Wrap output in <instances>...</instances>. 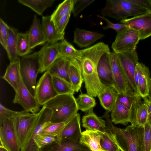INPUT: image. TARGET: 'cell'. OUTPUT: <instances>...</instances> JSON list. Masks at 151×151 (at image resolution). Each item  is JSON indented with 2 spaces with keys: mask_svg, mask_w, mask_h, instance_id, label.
Here are the masks:
<instances>
[{
  "mask_svg": "<svg viewBox=\"0 0 151 151\" xmlns=\"http://www.w3.org/2000/svg\"><path fill=\"white\" fill-rule=\"evenodd\" d=\"M8 26L1 18L0 19V42L6 50L8 37Z\"/></svg>",
  "mask_w": 151,
  "mask_h": 151,
  "instance_id": "obj_44",
  "label": "cell"
},
{
  "mask_svg": "<svg viewBox=\"0 0 151 151\" xmlns=\"http://www.w3.org/2000/svg\"><path fill=\"white\" fill-rule=\"evenodd\" d=\"M56 137L39 134L35 139V142L40 149L56 140Z\"/></svg>",
  "mask_w": 151,
  "mask_h": 151,
  "instance_id": "obj_45",
  "label": "cell"
},
{
  "mask_svg": "<svg viewBox=\"0 0 151 151\" xmlns=\"http://www.w3.org/2000/svg\"><path fill=\"white\" fill-rule=\"evenodd\" d=\"M39 116V112L35 114L29 113L13 119L21 149L27 141Z\"/></svg>",
  "mask_w": 151,
  "mask_h": 151,
  "instance_id": "obj_8",
  "label": "cell"
},
{
  "mask_svg": "<svg viewBox=\"0 0 151 151\" xmlns=\"http://www.w3.org/2000/svg\"><path fill=\"white\" fill-rule=\"evenodd\" d=\"M55 0H18V2L26 6L39 15H42L44 11L53 4Z\"/></svg>",
  "mask_w": 151,
  "mask_h": 151,
  "instance_id": "obj_30",
  "label": "cell"
},
{
  "mask_svg": "<svg viewBox=\"0 0 151 151\" xmlns=\"http://www.w3.org/2000/svg\"><path fill=\"white\" fill-rule=\"evenodd\" d=\"M58 44V42L53 44L47 42L40 49L39 73L47 71L55 61L60 57Z\"/></svg>",
  "mask_w": 151,
  "mask_h": 151,
  "instance_id": "obj_16",
  "label": "cell"
},
{
  "mask_svg": "<svg viewBox=\"0 0 151 151\" xmlns=\"http://www.w3.org/2000/svg\"><path fill=\"white\" fill-rule=\"evenodd\" d=\"M106 111L102 118L106 122V130L121 151H145L144 126L130 125L120 128L113 124Z\"/></svg>",
  "mask_w": 151,
  "mask_h": 151,
  "instance_id": "obj_2",
  "label": "cell"
},
{
  "mask_svg": "<svg viewBox=\"0 0 151 151\" xmlns=\"http://www.w3.org/2000/svg\"><path fill=\"white\" fill-rule=\"evenodd\" d=\"M18 31L15 28L9 26L8 37L6 50L10 61L12 63L20 60L17 49V36Z\"/></svg>",
  "mask_w": 151,
  "mask_h": 151,
  "instance_id": "obj_27",
  "label": "cell"
},
{
  "mask_svg": "<svg viewBox=\"0 0 151 151\" xmlns=\"http://www.w3.org/2000/svg\"><path fill=\"white\" fill-rule=\"evenodd\" d=\"M101 137V132L86 129L82 132L79 142L91 151H103L100 145Z\"/></svg>",
  "mask_w": 151,
  "mask_h": 151,
  "instance_id": "obj_25",
  "label": "cell"
},
{
  "mask_svg": "<svg viewBox=\"0 0 151 151\" xmlns=\"http://www.w3.org/2000/svg\"><path fill=\"white\" fill-rule=\"evenodd\" d=\"M147 123L151 126V112L148 114Z\"/></svg>",
  "mask_w": 151,
  "mask_h": 151,
  "instance_id": "obj_52",
  "label": "cell"
},
{
  "mask_svg": "<svg viewBox=\"0 0 151 151\" xmlns=\"http://www.w3.org/2000/svg\"><path fill=\"white\" fill-rule=\"evenodd\" d=\"M13 102L19 104L24 110L31 113H37L40 110V105L26 86L22 79L19 89L15 92Z\"/></svg>",
  "mask_w": 151,
  "mask_h": 151,
  "instance_id": "obj_13",
  "label": "cell"
},
{
  "mask_svg": "<svg viewBox=\"0 0 151 151\" xmlns=\"http://www.w3.org/2000/svg\"><path fill=\"white\" fill-rule=\"evenodd\" d=\"M17 49V54L21 57L30 54L32 52L27 31L24 33H18Z\"/></svg>",
  "mask_w": 151,
  "mask_h": 151,
  "instance_id": "obj_32",
  "label": "cell"
},
{
  "mask_svg": "<svg viewBox=\"0 0 151 151\" xmlns=\"http://www.w3.org/2000/svg\"><path fill=\"white\" fill-rule=\"evenodd\" d=\"M58 48L60 57H65L70 60L75 58L79 52L78 50L64 38L58 42Z\"/></svg>",
  "mask_w": 151,
  "mask_h": 151,
  "instance_id": "obj_34",
  "label": "cell"
},
{
  "mask_svg": "<svg viewBox=\"0 0 151 151\" xmlns=\"http://www.w3.org/2000/svg\"><path fill=\"white\" fill-rule=\"evenodd\" d=\"M78 110L87 112L93 109L96 105L95 99L88 94L81 93L76 99Z\"/></svg>",
  "mask_w": 151,
  "mask_h": 151,
  "instance_id": "obj_36",
  "label": "cell"
},
{
  "mask_svg": "<svg viewBox=\"0 0 151 151\" xmlns=\"http://www.w3.org/2000/svg\"><path fill=\"white\" fill-rule=\"evenodd\" d=\"M75 0H65L60 4L50 16L51 20L54 23L63 17L71 14Z\"/></svg>",
  "mask_w": 151,
  "mask_h": 151,
  "instance_id": "obj_33",
  "label": "cell"
},
{
  "mask_svg": "<svg viewBox=\"0 0 151 151\" xmlns=\"http://www.w3.org/2000/svg\"><path fill=\"white\" fill-rule=\"evenodd\" d=\"M143 103L146 106L149 114L151 112V100L147 98V97L143 98Z\"/></svg>",
  "mask_w": 151,
  "mask_h": 151,
  "instance_id": "obj_50",
  "label": "cell"
},
{
  "mask_svg": "<svg viewBox=\"0 0 151 151\" xmlns=\"http://www.w3.org/2000/svg\"><path fill=\"white\" fill-rule=\"evenodd\" d=\"M97 16L106 22L107 25L106 26L103 27H102L103 29L105 30L111 29H114L117 33H118L123 29L127 27L126 25L124 24L114 23L111 22L105 17L102 15H98Z\"/></svg>",
  "mask_w": 151,
  "mask_h": 151,
  "instance_id": "obj_46",
  "label": "cell"
},
{
  "mask_svg": "<svg viewBox=\"0 0 151 151\" xmlns=\"http://www.w3.org/2000/svg\"><path fill=\"white\" fill-rule=\"evenodd\" d=\"M110 51L108 45L99 42L79 50L75 58L80 65L87 93L92 97L98 96L106 87L99 78L97 66L101 56Z\"/></svg>",
  "mask_w": 151,
  "mask_h": 151,
  "instance_id": "obj_1",
  "label": "cell"
},
{
  "mask_svg": "<svg viewBox=\"0 0 151 151\" xmlns=\"http://www.w3.org/2000/svg\"><path fill=\"white\" fill-rule=\"evenodd\" d=\"M41 51L21 57L19 60L22 81L31 93L35 96L36 80L40 68Z\"/></svg>",
  "mask_w": 151,
  "mask_h": 151,
  "instance_id": "obj_5",
  "label": "cell"
},
{
  "mask_svg": "<svg viewBox=\"0 0 151 151\" xmlns=\"http://www.w3.org/2000/svg\"><path fill=\"white\" fill-rule=\"evenodd\" d=\"M147 97H148L150 100H151V78L150 80V82L148 91V95Z\"/></svg>",
  "mask_w": 151,
  "mask_h": 151,
  "instance_id": "obj_51",
  "label": "cell"
},
{
  "mask_svg": "<svg viewBox=\"0 0 151 151\" xmlns=\"http://www.w3.org/2000/svg\"><path fill=\"white\" fill-rule=\"evenodd\" d=\"M0 151H9L4 147L0 146Z\"/></svg>",
  "mask_w": 151,
  "mask_h": 151,
  "instance_id": "obj_53",
  "label": "cell"
},
{
  "mask_svg": "<svg viewBox=\"0 0 151 151\" xmlns=\"http://www.w3.org/2000/svg\"><path fill=\"white\" fill-rule=\"evenodd\" d=\"M44 105L51 110L50 121L53 123L66 124L77 113L78 110L73 94L58 95Z\"/></svg>",
  "mask_w": 151,
  "mask_h": 151,
  "instance_id": "obj_3",
  "label": "cell"
},
{
  "mask_svg": "<svg viewBox=\"0 0 151 151\" xmlns=\"http://www.w3.org/2000/svg\"><path fill=\"white\" fill-rule=\"evenodd\" d=\"M104 36L97 32L76 28L74 31L73 42L80 48L86 47Z\"/></svg>",
  "mask_w": 151,
  "mask_h": 151,
  "instance_id": "obj_19",
  "label": "cell"
},
{
  "mask_svg": "<svg viewBox=\"0 0 151 151\" xmlns=\"http://www.w3.org/2000/svg\"><path fill=\"white\" fill-rule=\"evenodd\" d=\"M148 115L147 107L143 103L138 107L135 116L136 125L144 126L147 122Z\"/></svg>",
  "mask_w": 151,
  "mask_h": 151,
  "instance_id": "obj_39",
  "label": "cell"
},
{
  "mask_svg": "<svg viewBox=\"0 0 151 151\" xmlns=\"http://www.w3.org/2000/svg\"><path fill=\"white\" fill-rule=\"evenodd\" d=\"M82 132L80 124V116L77 113L68 123L59 134L56 141L68 140L74 142L79 141Z\"/></svg>",
  "mask_w": 151,
  "mask_h": 151,
  "instance_id": "obj_15",
  "label": "cell"
},
{
  "mask_svg": "<svg viewBox=\"0 0 151 151\" xmlns=\"http://www.w3.org/2000/svg\"><path fill=\"white\" fill-rule=\"evenodd\" d=\"M70 61V59L66 57H60L47 71L52 76L60 78L70 83L69 71Z\"/></svg>",
  "mask_w": 151,
  "mask_h": 151,
  "instance_id": "obj_24",
  "label": "cell"
},
{
  "mask_svg": "<svg viewBox=\"0 0 151 151\" xmlns=\"http://www.w3.org/2000/svg\"><path fill=\"white\" fill-rule=\"evenodd\" d=\"M110 52L104 54L101 57L97 66V71L99 78L105 86L114 88L115 83L110 64Z\"/></svg>",
  "mask_w": 151,
  "mask_h": 151,
  "instance_id": "obj_17",
  "label": "cell"
},
{
  "mask_svg": "<svg viewBox=\"0 0 151 151\" xmlns=\"http://www.w3.org/2000/svg\"><path fill=\"white\" fill-rule=\"evenodd\" d=\"M0 146L4 147L9 151H20L12 119L0 121Z\"/></svg>",
  "mask_w": 151,
  "mask_h": 151,
  "instance_id": "obj_10",
  "label": "cell"
},
{
  "mask_svg": "<svg viewBox=\"0 0 151 151\" xmlns=\"http://www.w3.org/2000/svg\"><path fill=\"white\" fill-rule=\"evenodd\" d=\"M65 124L64 122L53 123L50 122L44 128L40 134L56 137L61 131Z\"/></svg>",
  "mask_w": 151,
  "mask_h": 151,
  "instance_id": "obj_38",
  "label": "cell"
},
{
  "mask_svg": "<svg viewBox=\"0 0 151 151\" xmlns=\"http://www.w3.org/2000/svg\"><path fill=\"white\" fill-rule=\"evenodd\" d=\"M40 151H91L79 141L68 140L55 141L40 149Z\"/></svg>",
  "mask_w": 151,
  "mask_h": 151,
  "instance_id": "obj_18",
  "label": "cell"
},
{
  "mask_svg": "<svg viewBox=\"0 0 151 151\" xmlns=\"http://www.w3.org/2000/svg\"><path fill=\"white\" fill-rule=\"evenodd\" d=\"M116 53L122 70L131 87L139 95L134 81L136 67L139 60L136 49Z\"/></svg>",
  "mask_w": 151,
  "mask_h": 151,
  "instance_id": "obj_6",
  "label": "cell"
},
{
  "mask_svg": "<svg viewBox=\"0 0 151 151\" xmlns=\"http://www.w3.org/2000/svg\"><path fill=\"white\" fill-rule=\"evenodd\" d=\"M144 127L145 151H151V126L147 122Z\"/></svg>",
  "mask_w": 151,
  "mask_h": 151,
  "instance_id": "obj_47",
  "label": "cell"
},
{
  "mask_svg": "<svg viewBox=\"0 0 151 151\" xmlns=\"http://www.w3.org/2000/svg\"><path fill=\"white\" fill-rule=\"evenodd\" d=\"M148 12L149 11L138 6L129 0H107L105 6L101 10V13L103 16L119 20Z\"/></svg>",
  "mask_w": 151,
  "mask_h": 151,
  "instance_id": "obj_4",
  "label": "cell"
},
{
  "mask_svg": "<svg viewBox=\"0 0 151 151\" xmlns=\"http://www.w3.org/2000/svg\"><path fill=\"white\" fill-rule=\"evenodd\" d=\"M100 143L103 151H121L107 130L101 132Z\"/></svg>",
  "mask_w": 151,
  "mask_h": 151,
  "instance_id": "obj_37",
  "label": "cell"
},
{
  "mask_svg": "<svg viewBox=\"0 0 151 151\" xmlns=\"http://www.w3.org/2000/svg\"><path fill=\"white\" fill-rule=\"evenodd\" d=\"M137 94H138L133 90L129 91L126 94L118 93L116 101L129 110L135 97Z\"/></svg>",
  "mask_w": 151,
  "mask_h": 151,
  "instance_id": "obj_40",
  "label": "cell"
},
{
  "mask_svg": "<svg viewBox=\"0 0 151 151\" xmlns=\"http://www.w3.org/2000/svg\"><path fill=\"white\" fill-rule=\"evenodd\" d=\"M41 24L47 42L53 44L64 38L65 34L58 32L50 16H43Z\"/></svg>",
  "mask_w": 151,
  "mask_h": 151,
  "instance_id": "obj_21",
  "label": "cell"
},
{
  "mask_svg": "<svg viewBox=\"0 0 151 151\" xmlns=\"http://www.w3.org/2000/svg\"><path fill=\"white\" fill-rule=\"evenodd\" d=\"M111 119L112 122L115 124H120L126 125L130 122L129 110L116 101L111 111Z\"/></svg>",
  "mask_w": 151,
  "mask_h": 151,
  "instance_id": "obj_29",
  "label": "cell"
},
{
  "mask_svg": "<svg viewBox=\"0 0 151 151\" xmlns=\"http://www.w3.org/2000/svg\"><path fill=\"white\" fill-rule=\"evenodd\" d=\"M94 1V0H75L72 11L74 16H77L81 12Z\"/></svg>",
  "mask_w": 151,
  "mask_h": 151,
  "instance_id": "obj_42",
  "label": "cell"
},
{
  "mask_svg": "<svg viewBox=\"0 0 151 151\" xmlns=\"http://www.w3.org/2000/svg\"><path fill=\"white\" fill-rule=\"evenodd\" d=\"M149 68L144 65L138 79L137 89L139 95L143 98L147 97L151 79Z\"/></svg>",
  "mask_w": 151,
  "mask_h": 151,
  "instance_id": "obj_31",
  "label": "cell"
},
{
  "mask_svg": "<svg viewBox=\"0 0 151 151\" xmlns=\"http://www.w3.org/2000/svg\"><path fill=\"white\" fill-rule=\"evenodd\" d=\"M27 32L31 49L47 42L41 23L36 15H34L32 24Z\"/></svg>",
  "mask_w": 151,
  "mask_h": 151,
  "instance_id": "obj_20",
  "label": "cell"
},
{
  "mask_svg": "<svg viewBox=\"0 0 151 151\" xmlns=\"http://www.w3.org/2000/svg\"><path fill=\"white\" fill-rule=\"evenodd\" d=\"M58 95L53 86L52 76L46 71L37 83L35 97L39 104L43 106Z\"/></svg>",
  "mask_w": 151,
  "mask_h": 151,
  "instance_id": "obj_11",
  "label": "cell"
},
{
  "mask_svg": "<svg viewBox=\"0 0 151 151\" xmlns=\"http://www.w3.org/2000/svg\"><path fill=\"white\" fill-rule=\"evenodd\" d=\"M139 7L151 11V0H129Z\"/></svg>",
  "mask_w": 151,
  "mask_h": 151,
  "instance_id": "obj_49",
  "label": "cell"
},
{
  "mask_svg": "<svg viewBox=\"0 0 151 151\" xmlns=\"http://www.w3.org/2000/svg\"><path fill=\"white\" fill-rule=\"evenodd\" d=\"M120 23L137 31L140 40L151 36V11L120 20Z\"/></svg>",
  "mask_w": 151,
  "mask_h": 151,
  "instance_id": "obj_12",
  "label": "cell"
},
{
  "mask_svg": "<svg viewBox=\"0 0 151 151\" xmlns=\"http://www.w3.org/2000/svg\"><path fill=\"white\" fill-rule=\"evenodd\" d=\"M29 113L25 110L15 111L9 109L0 104V121L7 119H13Z\"/></svg>",
  "mask_w": 151,
  "mask_h": 151,
  "instance_id": "obj_41",
  "label": "cell"
},
{
  "mask_svg": "<svg viewBox=\"0 0 151 151\" xmlns=\"http://www.w3.org/2000/svg\"><path fill=\"white\" fill-rule=\"evenodd\" d=\"M69 71L70 83L74 91L77 92L80 89L83 80L80 65L75 58L70 60Z\"/></svg>",
  "mask_w": 151,
  "mask_h": 151,
  "instance_id": "obj_26",
  "label": "cell"
},
{
  "mask_svg": "<svg viewBox=\"0 0 151 151\" xmlns=\"http://www.w3.org/2000/svg\"><path fill=\"white\" fill-rule=\"evenodd\" d=\"M141 97L139 95L137 94L135 96L134 101L129 109L130 113V121L131 125H136L135 116L137 109L142 102L141 101Z\"/></svg>",
  "mask_w": 151,
  "mask_h": 151,
  "instance_id": "obj_43",
  "label": "cell"
},
{
  "mask_svg": "<svg viewBox=\"0 0 151 151\" xmlns=\"http://www.w3.org/2000/svg\"><path fill=\"white\" fill-rule=\"evenodd\" d=\"M140 40L138 32L126 27L117 33L111 48L116 52L133 50Z\"/></svg>",
  "mask_w": 151,
  "mask_h": 151,
  "instance_id": "obj_7",
  "label": "cell"
},
{
  "mask_svg": "<svg viewBox=\"0 0 151 151\" xmlns=\"http://www.w3.org/2000/svg\"><path fill=\"white\" fill-rule=\"evenodd\" d=\"M53 83L58 95L73 94L74 93L71 84L59 77L52 76Z\"/></svg>",
  "mask_w": 151,
  "mask_h": 151,
  "instance_id": "obj_35",
  "label": "cell"
},
{
  "mask_svg": "<svg viewBox=\"0 0 151 151\" xmlns=\"http://www.w3.org/2000/svg\"><path fill=\"white\" fill-rule=\"evenodd\" d=\"M2 78L11 86L15 92L17 91L22 80L19 60L10 63Z\"/></svg>",
  "mask_w": 151,
  "mask_h": 151,
  "instance_id": "obj_22",
  "label": "cell"
},
{
  "mask_svg": "<svg viewBox=\"0 0 151 151\" xmlns=\"http://www.w3.org/2000/svg\"><path fill=\"white\" fill-rule=\"evenodd\" d=\"M82 119L83 127L86 130L98 131L102 133L106 131V122L98 117L93 112V109L87 111Z\"/></svg>",
  "mask_w": 151,
  "mask_h": 151,
  "instance_id": "obj_23",
  "label": "cell"
},
{
  "mask_svg": "<svg viewBox=\"0 0 151 151\" xmlns=\"http://www.w3.org/2000/svg\"><path fill=\"white\" fill-rule=\"evenodd\" d=\"M110 60L114 88L116 92L119 93L126 94L133 90L123 72L115 52H110Z\"/></svg>",
  "mask_w": 151,
  "mask_h": 151,
  "instance_id": "obj_14",
  "label": "cell"
},
{
  "mask_svg": "<svg viewBox=\"0 0 151 151\" xmlns=\"http://www.w3.org/2000/svg\"><path fill=\"white\" fill-rule=\"evenodd\" d=\"M117 94L118 93L114 87L107 86L98 97L103 107L110 112L116 103Z\"/></svg>",
  "mask_w": 151,
  "mask_h": 151,
  "instance_id": "obj_28",
  "label": "cell"
},
{
  "mask_svg": "<svg viewBox=\"0 0 151 151\" xmlns=\"http://www.w3.org/2000/svg\"><path fill=\"white\" fill-rule=\"evenodd\" d=\"M70 14L63 17L54 23L56 29L60 34H65V29L68 22Z\"/></svg>",
  "mask_w": 151,
  "mask_h": 151,
  "instance_id": "obj_48",
  "label": "cell"
},
{
  "mask_svg": "<svg viewBox=\"0 0 151 151\" xmlns=\"http://www.w3.org/2000/svg\"><path fill=\"white\" fill-rule=\"evenodd\" d=\"M51 110L44 105L39 112V116L35 124L27 141L20 151H40L35 139L44 128L51 122Z\"/></svg>",
  "mask_w": 151,
  "mask_h": 151,
  "instance_id": "obj_9",
  "label": "cell"
}]
</instances>
